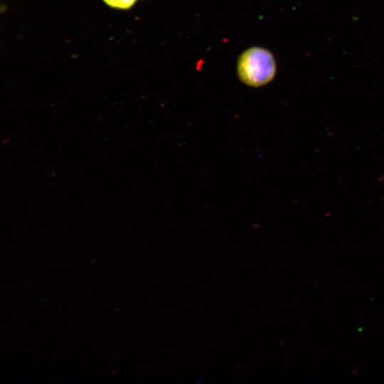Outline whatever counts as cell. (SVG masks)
Here are the masks:
<instances>
[{
  "label": "cell",
  "mask_w": 384,
  "mask_h": 384,
  "mask_svg": "<svg viewBox=\"0 0 384 384\" xmlns=\"http://www.w3.org/2000/svg\"><path fill=\"white\" fill-rule=\"evenodd\" d=\"M109 6L118 9L131 8L137 0H102Z\"/></svg>",
  "instance_id": "obj_2"
},
{
  "label": "cell",
  "mask_w": 384,
  "mask_h": 384,
  "mask_svg": "<svg viewBox=\"0 0 384 384\" xmlns=\"http://www.w3.org/2000/svg\"><path fill=\"white\" fill-rule=\"evenodd\" d=\"M238 72L245 84L251 87L262 86L273 79L276 73L275 60L266 49L251 48L240 56Z\"/></svg>",
  "instance_id": "obj_1"
}]
</instances>
